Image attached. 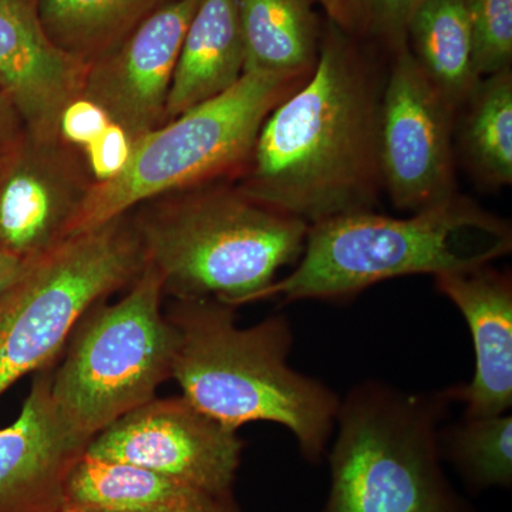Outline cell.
Returning a JSON list of instances; mask_svg holds the SVG:
<instances>
[{
  "label": "cell",
  "mask_w": 512,
  "mask_h": 512,
  "mask_svg": "<svg viewBox=\"0 0 512 512\" xmlns=\"http://www.w3.org/2000/svg\"><path fill=\"white\" fill-rule=\"evenodd\" d=\"M383 86L356 37L328 20L315 69L266 117L235 187L308 225L375 210Z\"/></svg>",
  "instance_id": "6da1fadb"
},
{
  "label": "cell",
  "mask_w": 512,
  "mask_h": 512,
  "mask_svg": "<svg viewBox=\"0 0 512 512\" xmlns=\"http://www.w3.org/2000/svg\"><path fill=\"white\" fill-rule=\"evenodd\" d=\"M235 309L214 298L175 299L165 312L177 333L171 377L212 419L235 430L255 421L284 426L302 457L320 463L335 430L338 394L289 366L288 318L241 328Z\"/></svg>",
  "instance_id": "7a4b0ae2"
},
{
  "label": "cell",
  "mask_w": 512,
  "mask_h": 512,
  "mask_svg": "<svg viewBox=\"0 0 512 512\" xmlns=\"http://www.w3.org/2000/svg\"><path fill=\"white\" fill-rule=\"evenodd\" d=\"M511 249L510 222L458 192L406 218L352 212L309 225L291 274L258 301H339L389 279L491 265Z\"/></svg>",
  "instance_id": "3957f363"
},
{
  "label": "cell",
  "mask_w": 512,
  "mask_h": 512,
  "mask_svg": "<svg viewBox=\"0 0 512 512\" xmlns=\"http://www.w3.org/2000/svg\"><path fill=\"white\" fill-rule=\"evenodd\" d=\"M133 222L164 293L235 308L258 301L281 269L299 261L309 228L231 183L165 195Z\"/></svg>",
  "instance_id": "277c9868"
},
{
  "label": "cell",
  "mask_w": 512,
  "mask_h": 512,
  "mask_svg": "<svg viewBox=\"0 0 512 512\" xmlns=\"http://www.w3.org/2000/svg\"><path fill=\"white\" fill-rule=\"evenodd\" d=\"M453 387L409 393L382 380L340 400L323 512H476L444 473L440 426Z\"/></svg>",
  "instance_id": "5b68a950"
},
{
  "label": "cell",
  "mask_w": 512,
  "mask_h": 512,
  "mask_svg": "<svg viewBox=\"0 0 512 512\" xmlns=\"http://www.w3.org/2000/svg\"><path fill=\"white\" fill-rule=\"evenodd\" d=\"M308 77L244 73L227 92L138 138L124 170L106 183H93L69 237L164 195L235 183L266 117Z\"/></svg>",
  "instance_id": "8992f818"
},
{
  "label": "cell",
  "mask_w": 512,
  "mask_h": 512,
  "mask_svg": "<svg viewBox=\"0 0 512 512\" xmlns=\"http://www.w3.org/2000/svg\"><path fill=\"white\" fill-rule=\"evenodd\" d=\"M163 279L146 264L119 302H101L80 320L62 365L52 372L57 410L89 441L156 397L173 376L177 333L163 311Z\"/></svg>",
  "instance_id": "52a82bcc"
},
{
  "label": "cell",
  "mask_w": 512,
  "mask_h": 512,
  "mask_svg": "<svg viewBox=\"0 0 512 512\" xmlns=\"http://www.w3.org/2000/svg\"><path fill=\"white\" fill-rule=\"evenodd\" d=\"M128 214L64 239L30 262L0 305V396L50 366L90 309L146 266Z\"/></svg>",
  "instance_id": "ba28073f"
},
{
  "label": "cell",
  "mask_w": 512,
  "mask_h": 512,
  "mask_svg": "<svg viewBox=\"0 0 512 512\" xmlns=\"http://www.w3.org/2000/svg\"><path fill=\"white\" fill-rule=\"evenodd\" d=\"M456 113L421 70L409 42L393 49L380 104L379 160L383 190L397 210L412 214L457 194Z\"/></svg>",
  "instance_id": "9c48e42d"
},
{
  "label": "cell",
  "mask_w": 512,
  "mask_h": 512,
  "mask_svg": "<svg viewBox=\"0 0 512 512\" xmlns=\"http://www.w3.org/2000/svg\"><path fill=\"white\" fill-rule=\"evenodd\" d=\"M187 397L141 404L111 423L86 454L156 471L211 497L232 494L244 443Z\"/></svg>",
  "instance_id": "30bf717a"
},
{
  "label": "cell",
  "mask_w": 512,
  "mask_h": 512,
  "mask_svg": "<svg viewBox=\"0 0 512 512\" xmlns=\"http://www.w3.org/2000/svg\"><path fill=\"white\" fill-rule=\"evenodd\" d=\"M93 183L82 150L25 131L0 153V248L45 255L69 238Z\"/></svg>",
  "instance_id": "8fae6325"
},
{
  "label": "cell",
  "mask_w": 512,
  "mask_h": 512,
  "mask_svg": "<svg viewBox=\"0 0 512 512\" xmlns=\"http://www.w3.org/2000/svg\"><path fill=\"white\" fill-rule=\"evenodd\" d=\"M200 0H173L89 64L82 96L136 141L163 126L178 55Z\"/></svg>",
  "instance_id": "7c38bea8"
},
{
  "label": "cell",
  "mask_w": 512,
  "mask_h": 512,
  "mask_svg": "<svg viewBox=\"0 0 512 512\" xmlns=\"http://www.w3.org/2000/svg\"><path fill=\"white\" fill-rule=\"evenodd\" d=\"M52 370L37 372L18 419L0 429V512H56L90 441L57 410Z\"/></svg>",
  "instance_id": "4fadbf2b"
},
{
  "label": "cell",
  "mask_w": 512,
  "mask_h": 512,
  "mask_svg": "<svg viewBox=\"0 0 512 512\" xmlns=\"http://www.w3.org/2000/svg\"><path fill=\"white\" fill-rule=\"evenodd\" d=\"M39 2L0 0V89L29 134L52 140L59 138L64 107L82 96L89 64L50 39Z\"/></svg>",
  "instance_id": "5bb4252c"
},
{
  "label": "cell",
  "mask_w": 512,
  "mask_h": 512,
  "mask_svg": "<svg viewBox=\"0 0 512 512\" xmlns=\"http://www.w3.org/2000/svg\"><path fill=\"white\" fill-rule=\"evenodd\" d=\"M437 291L453 302L473 338L476 369L470 383L453 387L466 417L507 413L512 406V282L491 265L436 276Z\"/></svg>",
  "instance_id": "9a60e30c"
},
{
  "label": "cell",
  "mask_w": 512,
  "mask_h": 512,
  "mask_svg": "<svg viewBox=\"0 0 512 512\" xmlns=\"http://www.w3.org/2000/svg\"><path fill=\"white\" fill-rule=\"evenodd\" d=\"M244 66L238 0H200L175 64L164 123L227 92Z\"/></svg>",
  "instance_id": "2e32d148"
},
{
  "label": "cell",
  "mask_w": 512,
  "mask_h": 512,
  "mask_svg": "<svg viewBox=\"0 0 512 512\" xmlns=\"http://www.w3.org/2000/svg\"><path fill=\"white\" fill-rule=\"evenodd\" d=\"M217 498L148 468L84 454L67 478L63 508L82 512H205Z\"/></svg>",
  "instance_id": "e0dca14e"
},
{
  "label": "cell",
  "mask_w": 512,
  "mask_h": 512,
  "mask_svg": "<svg viewBox=\"0 0 512 512\" xmlns=\"http://www.w3.org/2000/svg\"><path fill=\"white\" fill-rule=\"evenodd\" d=\"M238 10L244 73L311 76L323 33L313 0H238Z\"/></svg>",
  "instance_id": "ac0fdd59"
},
{
  "label": "cell",
  "mask_w": 512,
  "mask_h": 512,
  "mask_svg": "<svg viewBox=\"0 0 512 512\" xmlns=\"http://www.w3.org/2000/svg\"><path fill=\"white\" fill-rule=\"evenodd\" d=\"M414 59L457 111L476 92L481 77L474 66L467 0H424L407 26Z\"/></svg>",
  "instance_id": "d6986e66"
},
{
  "label": "cell",
  "mask_w": 512,
  "mask_h": 512,
  "mask_svg": "<svg viewBox=\"0 0 512 512\" xmlns=\"http://www.w3.org/2000/svg\"><path fill=\"white\" fill-rule=\"evenodd\" d=\"M173 0H40L50 39L90 64L116 49L151 15Z\"/></svg>",
  "instance_id": "ffe728a7"
},
{
  "label": "cell",
  "mask_w": 512,
  "mask_h": 512,
  "mask_svg": "<svg viewBox=\"0 0 512 512\" xmlns=\"http://www.w3.org/2000/svg\"><path fill=\"white\" fill-rule=\"evenodd\" d=\"M460 150L478 183H512V70L491 74L464 104Z\"/></svg>",
  "instance_id": "44dd1931"
},
{
  "label": "cell",
  "mask_w": 512,
  "mask_h": 512,
  "mask_svg": "<svg viewBox=\"0 0 512 512\" xmlns=\"http://www.w3.org/2000/svg\"><path fill=\"white\" fill-rule=\"evenodd\" d=\"M443 460L474 491L510 488L512 484V417H466L440 431Z\"/></svg>",
  "instance_id": "7402d4cb"
},
{
  "label": "cell",
  "mask_w": 512,
  "mask_h": 512,
  "mask_svg": "<svg viewBox=\"0 0 512 512\" xmlns=\"http://www.w3.org/2000/svg\"><path fill=\"white\" fill-rule=\"evenodd\" d=\"M467 9L478 76L511 69L512 0H467Z\"/></svg>",
  "instance_id": "603a6c76"
},
{
  "label": "cell",
  "mask_w": 512,
  "mask_h": 512,
  "mask_svg": "<svg viewBox=\"0 0 512 512\" xmlns=\"http://www.w3.org/2000/svg\"><path fill=\"white\" fill-rule=\"evenodd\" d=\"M133 141L126 131L110 123L93 143L83 148L87 168L94 183H106L119 175L128 163Z\"/></svg>",
  "instance_id": "cb8c5ba5"
},
{
  "label": "cell",
  "mask_w": 512,
  "mask_h": 512,
  "mask_svg": "<svg viewBox=\"0 0 512 512\" xmlns=\"http://www.w3.org/2000/svg\"><path fill=\"white\" fill-rule=\"evenodd\" d=\"M111 123L106 111L79 96L64 107L59 121V137L64 143L83 150L93 143Z\"/></svg>",
  "instance_id": "d4e9b609"
},
{
  "label": "cell",
  "mask_w": 512,
  "mask_h": 512,
  "mask_svg": "<svg viewBox=\"0 0 512 512\" xmlns=\"http://www.w3.org/2000/svg\"><path fill=\"white\" fill-rule=\"evenodd\" d=\"M424 0H367L370 15V33L382 36L389 46L407 42L410 18Z\"/></svg>",
  "instance_id": "484cf974"
},
{
  "label": "cell",
  "mask_w": 512,
  "mask_h": 512,
  "mask_svg": "<svg viewBox=\"0 0 512 512\" xmlns=\"http://www.w3.org/2000/svg\"><path fill=\"white\" fill-rule=\"evenodd\" d=\"M318 2L329 22L353 37L370 33V15L367 0H313Z\"/></svg>",
  "instance_id": "4316f807"
},
{
  "label": "cell",
  "mask_w": 512,
  "mask_h": 512,
  "mask_svg": "<svg viewBox=\"0 0 512 512\" xmlns=\"http://www.w3.org/2000/svg\"><path fill=\"white\" fill-rule=\"evenodd\" d=\"M25 131V124L20 119L15 104L0 89V153L12 146Z\"/></svg>",
  "instance_id": "83f0119b"
},
{
  "label": "cell",
  "mask_w": 512,
  "mask_h": 512,
  "mask_svg": "<svg viewBox=\"0 0 512 512\" xmlns=\"http://www.w3.org/2000/svg\"><path fill=\"white\" fill-rule=\"evenodd\" d=\"M30 262L23 261L18 256L9 254L5 249L0 248V305L5 301L10 289L22 278Z\"/></svg>",
  "instance_id": "f1b7e54d"
},
{
  "label": "cell",
  "mask_w": 512,
  "mask_h": 512,
  "mask_svg": "<svg viewBox=\"0 0 512 512\" xmlns=\"http://www.w3.org/2000/svg\"><path fill=\"white\" fill-rule=\"evenodd\" d=\"M205 512H244L235 501L234 494L224 495L212 501Z\"/></svg>",
  "instance_id": "f546056e"
},
{
  "label": "cell",
  "mask_w": 512,
  "mask_h": 512,
  "mask_svg": "<svg viewBox=\"0 0 512 512\" xmlns=\"http://www.w3.org/2000/svg\"><path fill=\"white\" fill-rule=\"evenodd\" d=\"M56 512H82V511L64 510V508H62V510H59V511H56Z\"/></svg>",
  "instance_id": "4dcf8cb0"
}]
</instances>
